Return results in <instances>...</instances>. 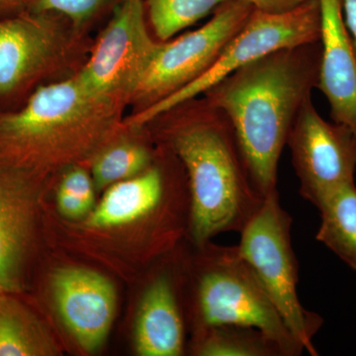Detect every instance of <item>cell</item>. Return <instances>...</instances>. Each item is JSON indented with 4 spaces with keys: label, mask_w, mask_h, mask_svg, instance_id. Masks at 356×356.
Here are the masks:
<instances>
[{
    "label": "cell",
    "mask_w": 356,
    "mask_h": 356,
    "mask_svg": "<svg viewBox=\"0 0 356 356\" xmlns=\"http://www.w3.org/2000/svg\"><path fill=\"white\" fill-rule=\"evenodd\" d=\"M46 355L38 327L13 300L0 299V356Z\"/></svg>",
    "instance_id": "cell-19"
},
{
    "label": "cell",
    "mask_w": 356,
    "mask_h": 356,
    "mask_svg": "<svg viewBox=\"0 0 356 356\" xmlns=\"http://www.w3.org/2000/svg\"><path fill=\"white\" fill-rule=\"evenodd\" d=\"M58 189L83 199L89 205H95L93 180L83 168H74L65 173Z\"/></svg>",
    "instance_id": "cell-22"
},
{
    "label": "cell",
    "mask_w": 356,
    "mask_h": 356,
    "mask_svg": "<svg viewBox=\"0 0 356 356\" xmlns=\"http://www.w3.org/2000/svg\"><path fill=\"white\" fill-rule=\"evenodd\" d=\"M114 0H27L26 10L33 13L62 14L76 27L83 26Z\"/></svg>",
    "instance_id": "cell-21"
},
{
    "label": "cell",
    "mask_w": 356,
    "mask_h": 356,
    "mask_svg": "<svg viewBox=\"0 0 356 356\" xmlns=\"http://www.w3.org/2000/svg\"><path fill=\"white\" fill-rule=\"evenodd\" d=\"M63 50L51 13L24 11L0 19V96L13 95L43 74Z\"/></svg>",
    "instance_id": "cell-11"
},
{
    "label": "cell",
    "mask_w": 356,
    "mask_h": 356,
    "mask_svg": "<svg viewBox=\"0 0 356 356\" xmlns=\"http://www.w3.org/2000/svg\"><path fill=\"white\" fill-rule=\"evenodd\" d=\"M156 44L147 30L144 0H120L77 81L91 95L125 102L142 83Z\"/></svg>",
    "instance_id": "cell-7"
},
{
    "label": "cell",
    "mask_w": 356,
    "mask_h": 356,
    "mask_svg": "<svg viewBox=\"0 0 356 356\" xmlns=\"http://www.w3.org/2000/svg\"><path fill=\"white\" fill-rule=\"evenodd\" d=\"M322 44L281 49L243 65L204 93L226 115L255 191H277L278 165L288 136L318 88Z\"/></svg>",
    "instance_id": "cell-1"
},
{
    "label": "cell",
    "mask_w": 356,
    "mask_h": 356,
    "mask_svg": "<svg viewBox=\"0 0 356 356\" xmlns=\"http://www.w3.org/2000/svg\"><path fill=\"white\" fill-rule=\"evenodd\" d=\"M123 102L91 95L76 76L47 84L0 115V154L33 168L83 153L118 126Z\"/></svg>",
    "instance_id": "cell-3"
},
{
    "label": "cell",
    "mask_w": 356,
    "mask_h": 356,
    "mask_svg": "<svg viewBox=\"0 0 356 356\" xmlns=\"http://www.w3.org/2000/svg\"><path fill=\"white\" fill-rule=\"evenodd\" d=\"M175 276L161 270L143 293L135 323L140 356H179L185 351L184 311Z\"/></svg>",
    "instance_id": "cell-14"
},
{
    "label": "cell",
    "mask_w": 356,
    "mask_h": 356,
    "mask_svg": "<svg viewBox=\"0 0 356 356\" xmlns=\"http://www.w3.org/2000/svg\"><path fill=\"white\" fill-rule=\"evenodd\" d=\"M170 202L168 173L153 165L109 187L88 221L90 228H114L161 214Z\"/></svg>",
    "instance_id": "cell-15"
},
{
    "label": "cell",
    "mask_w": 356,
    "mask_h": 356,
    "mask_svg": "<svg viewBox=\"0 0 356 356\" xmlns=\"http://www.w3.org/2000/svg\"><path fill=\"white\" fill-rule=\"evenodd\" d=\"M320 40L318 0H305L284 13H264L254 8L242 29L229 40L209 69L172 95L142 108L129 119L128 124L132 127H142L152 123L178 105L203 95L243 65L281 49L315 43Z\"/></svg>",
    "instance_id": "cell-6"
},
{
    "label": "cell",
    "mask_w": 356,
    "mask_h": 356,
    "mask_svg": "<svg viewBox=\"0 0 356 356\" xmlns=\"http://www.w3.org/2000/svg\"><path fill=\"white\" fill-rule=\"evenodd\" d=\"M299 193L316 208L346 185L355 184L356 139L341 124L325 121L307 100L288 136Z\"/></svg>",
    "instance_id": "cell-9"
},
{
    "label": "cell",
    "mask_w": 356,
    "mask_h": 356,
    "mask_svg": "<svg viewBox=\"0 0 356 356\" xmlns=\"http://www.w3.org/2000/svg\"><path fill=\"white\" fill-rule=\"evenodd\" d=\"M197 250L192 277L191 313L196 330L220 325L252 327L278 344L283 356L305 351L283 322L236 245L208 242Z\"/></svg>",
    "instance_id": "cell-4"
},
{
    "label": "cell",
    "mask_w": 356,
    "mask_h": 356,
    "mask_svg": "<svg viewBox=\"0 0 356 356\" xmlns=\"http://www.w3.org/2000/svg\"><path fill=\"white\" fill-rule=\"evenodd\" d=\"M192 353L198 356H283L280 346L252 327L220 325L196 330Z\"/></svg>",
    "instance_id": "cell-17"
},
{
    "label": "cell",
    "mask_w": 356,
    "mask_h": 356,
    "mask_svg": "<svg viewBox=\"0 0 356 356\" xmlns=\"http://www.w3.org/2000/svg\"><path fill=\"white\" fill-rule=\"evenodd\" d=\"M163 115L170 118L163 135L186 173L192 243L240 233L264 198L250 180L229 119L204 97Z\"/></svg>",
    "instance_id": "cell-2"
},
{
    "label": "cell",
    "mask_w": 356,
    "mask_h": 356,
    "mask_svg": "<svg viewBox=\"0 0 356 356\" xmlns=\"http://www.w3.org/2000/svg\"><path fill=\"white\" fill-rule=\"evenodd\" d=\"M51 291L58 315L79 346L88 353L99 350L116 311L111 281L96 271L67 267L54 274Z\"/></svg>",
    "instance_id": "cell-10"
},
{
    "label": "cell",
    "mask_w": 356,
    "mask_h": 356,
    "mask_svg": "<svg viewBox=\"0 0 356 356\" xmlns=\"http://www.w3.org/2000/svg\"><path fill=\"white\" fill-rule=\"evenodd\" d=\"M343 9L346 14L344 22L356 51V0H343Z\"/></svg>",
    "instance_id": "cell-25"
},
{
    "label": "cell",
    "mask_w": 356,
    "mask_h": 356,
    "mask_svg": "<svg viewBox=\"0 0 356 356\" xmlns=\"http://www.w3.org/2000/svg\"><path fill=\"white\" fill-rule=\"evenodd\" d=\"M318 210L321 225L316 238L356 270L355 184L339 188Z\"/></svg>",
    "instance_id": "cell-16"
},
{
    "label": "cell",
    "mask_w": 356,
    "mask_h": 356,
    "mask_svg": "<svg viewBox=\"0 0 356 356\" xmlns=\"http://www.w3.org/2000/svg\"><path fill=\"white\" fill-rule=\"evenodd\" d=\"M27 0H0V13L25 8Z\"/></svg>",
    "instance_id": "cell-26"
},
{
    "label": "cell",
    "mask_w": 356,
    "mask_h": 356,
    "mask_svg": "<svg viewBox=\"0 0 356 356\" xmlns=\"http://www.w3.org/2000/svg\"><path fill=\"white\" fill-rule=\"evenodd\" d=\"M321 9L318 88L331 107L332 120L350 129L356 139V51L343 15V0H318Z\"/></svg>",
    "instance_id": "cell-13"
},
{
    "label": "cell",
    "mask_w": 356,
    "mask_h": 356,
    "mask_svg": "<svg viewBox=\"0 0 356 356\" xmlns=\"http://www.w3.org/2000/svg\"><path fill=\"white\" fill-rule=\"evenodd\" d=\"M257 10L264 13H278L290 10L305 0H243Z\"/></svg>",
    "instance_id": "cell-24"
},
{
    "label": "cell",
    "mask_w": 356,
    "mask_h": 356,
    "mask_svg": "<svg viewBox=\"0 0 356 356\" xmlns=\"http://www.w3.org/2000/svg\"><path fill=\"white\" fill-rule=\"evenodd\" d=\"M229 0H144L146 15L158 41L172 39L177 33L214 13Z\"/></svg>",
    "instance_id": "cell-18"
},
{
    "label": "cell",
    "mask_w": 356,
    "mask_h": 356,
    "mask_svg": "<svg viewBox=\"0 0 356 356\" xmlns=\"http://www.w3.org/2000/svg\"><path fill=\"white\" fill-rule=\"evenodd\" d=\"M292 222L281 206L280 192L274 191L238 233L236 247L293 337L309 355L317 356L313 339L324 320L304 308L297 293L299 266L292 247Z\"/></svg>",
    "instance_id": "cell-5"
},
{
    "label": "cell",
    "mask_w": 356,
    "mask_h": 356,
    "mask_svg": "<svg viewBox=\"0 0 356 356\" xmlns=\"http://www.w3.org/2000/svg\"><path fill=\"white\" fill-rule=\"evenodd\" d=\"M254 7L229 0L202 27L173 41H158L146 74L133 97L149 106L184 88L206 72L247 22Z\"/></svg>",
    "instance_id": "cell-8"
},
{
    "label": "cell",
    "mask_w": 356,
    "mask_h": 356,
    "mask_svg": "<svg viewBox=\"0 0 356 356\" xmlns=\"http://www.w3.org/2000/svg\"><path fill=\"white\" fill-rule=\"evenodd\" d=\"M58 211L63 216L67 219H81L89 214L93 206L89 205L83 199L76 197L58 189L57 195Z\"/></svg>",
    "instance_id": "cell-23"
},
{
    "label": "cell",
    "mask_w": 356,
    "mask_h": 356,
    "mask_svg": "<svg viewBox=\"0 0 356 356\" xmlns=\"http://www.w3.org/2000/svg\"><path fill=\"white\" fill-rule=\"evenodd\" d=\"M31 166L0 154V289L20 288L34 226L36 188Z\"/></svg>",
    "instance_id": "cell-12"
},
{
    "label": "cell",
    "mask_w": 356,
    "mask_h": 356,
    "mask_svg": "<svg viewBox=\"0 0 356 356\" xmlns=\"http://www.w3.org/2000/svg\"><path fill=\"white\" fill-rule=\"evenodd\" d=\"M153 163L151 152L144 145L121 143L108 147L95 159L93 184L102 189L144 172Z\"/></svg>",
    "instance_id": "cell-20"
}]
</instances>
